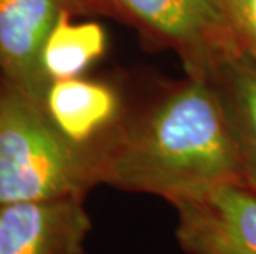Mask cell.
<instances>
[{"label": "cell", "mask_w": 256, "mask_h": 254, "mask_svg": "<svg viewBox=\"0 0 256 254\" xmlns=\"http://www.w3.org/2000/svg\"><path fill=\"white\" fill-rule=\"evenodd\" d=\"M98 175L100 185L156 195L172 207L246 183L220 96L202 78H188L124 119Z\"/></svg>", "instance_id": "cell-1"}, {"label": "cell", "mask_w": 256, "mask_h": 254, "mask_svg": "<svg viewBox=\"0 0 256 254\" xmlns=\"http://www.w3.org/2000/svg\"><path fill=\"white\" fill-rule=\"evenodd\" d=\"M98 185L96 157L60 132L43 102L4 79L0 94V205L84 198Z\"/></svg>", "instance_id": "cell-2"}, {"label": "cell", "mask_w": 256, "mask_h": 254, "mask_svg": "<svg viewBox=\"0 0 256 254\" xmlns=\"http://www.w3.org/2000/svg\"><path fill=\"white\" fill-rule=\"evenodd\" d=\"M124 15L177 50L190 78L210 79L242 53L225 0H112Z\"/></svg>", "instance_id": "cell-3"}, {"label": "cell", "mask_w": 256, "mask_h": 254, "mask_svg": "<svg viewBox=\"0 0 256 254\" xmlns=\"http://www.w3.org/2000/svg\"><path fill=\"white\" fill-rule=\"evenodd\" d=\"M176 236L187 254H256V193L232 183L174 205Z\"/></svg>", "instance_id": "cell-4"}, {"label": "cell", "mask_w": 256, "mask_h": 254, "mask_svg": "<svg viewBox=\"0 0 256 254\" xmlns=\"http://www.w3.org/2000/svg\"><path fill=\"white\" fill-rule=\"evenodd\" d=\"M92 223L84 198L0 205V254H84Z\"/></svg>", "instance_id": "cell-5"}, {"label": "cell", "mask_w": 256, "mask_h": 254, "mask_svg": "<svg viewBox=\"0 0 256 254\" xmlns=\"http://www.w3.org/2000/svg\"><path fill=\"white\" fill-rule=\"evenodd\" d=\"M64 10V0H0V71L40 102L52 86L43 50Z\"/></svg>", "instance_id": "cell-6"}, {"label": "cell", "mask_w": 256, "mask_h": 254, "mask_svg": "<svg viewBox=\"0 0 256 254\" xmlns=\"http://www.w3.org/2000/svg\"><path fill=\"white\" fill-rule=\"evenodd\" d=\"M43 106L68 140L100 159L128 116L116 91L98 81L78 78L53 81Z\"/></svg>", "instance_id": "cell-7"}, {"label": "cell", "mask_w": 256, "mask_h": 254, "mask_svg": "<svg viewBox=\"0 0 256 254\" xmlns=\"http://www.w3.org/2000/svg\"><path fill=\"white\" fill-rule=\"evenodd\" d=\"M242 164L246 185L256 193V61L242 51L212 74Z\"/></svg>", "instance_id": "cell-8"}, {"label": "cell", "mask_w": 256, "mask_h": 254, "mask_svg": "<svg viewBox=\"0 0 256 254\" xmlns=\"http://www.w3.org/2000/svg\"><path fill=\"white\" fill-rule=\"evenodd\" d=\"M108 36L94 21L73 23L72 12L64 10L46 40L43 68L50 81L78 78L106 51Z\"/></svg>", "instance_id": "cell-9"}, {"label": "cell", "mask_w": 256, "mask_h": 254, "mask_svg": "<svg viewBox=\"0 0 256 254\" xmlns=\"http://www.w3.org/2000/svg\"><path fill=\"white\" fill-rule=\"evenodd\" d=\"M228 21L242 50L256 61V0H225Z\"/></svg>", "instance_id": "cell-10"}, {"label": "cell", "mask_w": 256, "mask_h": 254, "mask_svg": "<svg viewBox=\"0 0 256 254\" xmlns=\"http://www.w3.org/2000/svg\"><path fill=\"white\" fill-rule=\"evenodd\" d=\"M70 12L118 15L112 0H64Z\"/></svg>", "instance_id": "cell-11"}, {"label": "cell", "mask_w": 256, "mask_h": 254, "mask_svg": "<svg viewBox=\"0 0 256 254\" xmlns=\"http://www.w3.org/2000/svg\"><path fill=\"white\" fill-rule=\"evenodd\" d=\"M2 88H4V76H2V71H0V94H2Z\"/></svg>", "instance_id": "cell-12"}]
</instances>
